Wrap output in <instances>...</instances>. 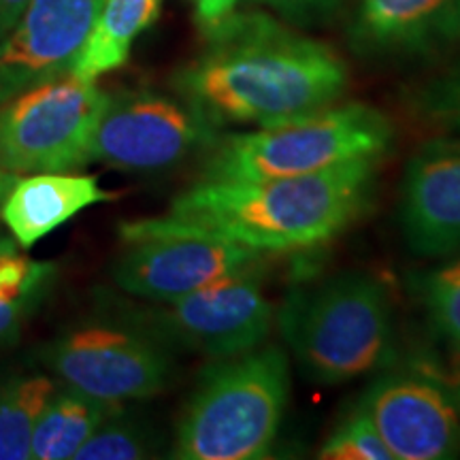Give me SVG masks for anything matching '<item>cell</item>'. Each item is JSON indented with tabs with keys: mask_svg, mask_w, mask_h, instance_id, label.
<instances>
[{
	"mask_svg": "<svg viewBox=\"0 0 460 460\" xmlns=\"http://www.w3.org/2000/svg\"><path fill=\"white\" fill-rule=\"evenodd\" d=\"M172 88L220 128L267 126L335 105L348 66L329 45L250 11L207 32L203 54L175 73Z\"/></svg>",
	"mask_w": 460,
	"mask_h": 460,
	"instance_id": "1",
	"label": "cell"
},
{
	"mask_svg": "<svg viewBox=\"0 0 460 460\" xmlns=\"http://www.w3.org/2000/svg\"><path fill=\"white\" fill-rule=\"evenodd\" d=\"M377 163L360 158L273 180H199L163 217L261 254L309 250L335 239L362 216L376 188Z\"/></svg>",
	"mask_w": 460,
	"mask_h": 460,
	"instance_id": "2",
	"label": "cell"
},
{
	"mask_svg": "<svg viewBox=\"0 0 460 460\" xmlns=\"http://www.w3.org/2000/svg\"><path fill=\"white\" fill-rule=\"evenodd\" d=\"M275 320L298 371L322 386L382 369L394 356L393 303L386 286L369 273L295 286Z\"/></svg>",
	"mask_w": 460,
	"mask_h": 460,
	"instance_id": "3",
	"label": "cell"
},
{
	"mask_svg": "<svg viewBox=\"0 0 460 460\" xmlns=\"http://www.w3.org/2000/svg\"><path fill=\"white\" fill-rule=\"evenodd\" d=\"M290 396V360L278 345L211 360L183 407L172 458L258 460L278 439Z\"/></svg>",
	"mask_w": 460,
	"mask_h": 460,
	"instance_id": "4",
	"label": "cell"
},
{
	"mask_svg": "<svg viewBox=\"0 0 460 460\" xmlns=\"http://www.w3.org/2000/svg\"><path fill=\"white\" fill-rule=\"evenodd\" d=\"M394 126L362 102L329 105L256 130L222 135L205 154L200 180L239 181L312 175L360 158L382 160Z\"/></svg>",
	"mask_w": 460,
	"mask_h": 460,
	"instance_id": "5",
	"label": "cell"
},
{
	"mask_svg": "<svg viewBox=\"0 0 460 460\" xmlns=\"http://www.w3.org/2000/svg\"><path fill=\"white\" fill-rule=\"evenodd\" d=\"M115 318L158 339L171 352L233 358L267 341L275 309L262 292L261 264L200 288L177 301L115 303Z\"/></svg>",
	"mask_w": 460,
	"mask_h": 460,
	"instance_id": "6",
	"label": "cell"
},
{
	"mask_svg": "<svg viewBox=\"0 0 460 460\" xmlns=\"http://www.w3.org/2000/svg\"><path fill=\"white\" fill-rule=\"evenodd\" d=\"M34 358L58 382L118 405L163 394L175 376L171 349L115 315L60 331Z\"/></svg>",
	"mask_w": 460,
	"mask_h": 460,
	"instance_id": "7",
	"label": "cell"
},
{
	"mask_svg": "<svg viewBox=\"0 0 460 460\" xmlns=\"http://www.w3.org/2000/svg\"><path fill=\"white\" fill-rule=\"evenodd\" d=\"M107 101L96 82L68 73L3 102L0 169L31 175L92 164V139Z\"/></svg>",
	"mask_w": 460,
	"mask_h": 460,
	"instance_id": "8",
	"label": "cell"
},
{
	"mask_svg": "<svg viewBox=\"0 0 460 460\" xmlns=\"http://www.w3.org/2000/svg\"><path fill=\"white\" fill-rule=\"evenodd\" d=\"M119 237L126 247L111 267L115 286L149 303L177 301L264 261L261 252L175 226L163 216L119 224Z\"/></svg>",
	"mask_w": 460,
	"mask_h": 460,
	"instance_id": "9",
	"label": "cell"
},
{
	"mask_svg": "<svg viewBox=\"0 0 460 460\" xmlns=\"http://www.w3.org/2000/svg\"><path fill=\"white\" fill-rule=\"evenodd\" d=\"M222 139V128L177 96L130 90L109 94L90 163L118 171L156 172L203 156Z\"/></svg>",
	"mask_w": 460,
	"mask_h": 460,
	"instance_id": "10",
	"label": "cell"
},
{
	"mask_svg": "<svg viewBox=\"0 0 460 460\" xmlns=\"http://www.w3.org/2000/svg\"><path fill=\"white\" fill-rule=\"evenodd\" d=\"M396 460H446L460 452V407L427 371H386L360 396Z\"/></svg>",
	"mask_w": 460,
	"mask_h": 460,
	"instance_id": "11",
	"label": "cell"
},
{
	"mask_svg": "<svg viewBox=\"0 0 460 460\" xmlns=\"http://www.w3.org/2000/svg\"><path fill=\"white\" fill-rule=\"evenodd\" d=\"M105 0H31L0 43V105L73 71Z\"/></svg>",
	"mask_w": 460,
	"mask_h": 460,
	"instance_id": "12",
	"label": "cell"
},
{
	"mask_svg": "<svg viewBox=\"0 0 460 460\" xmlns=\"http://www.w3.org/2000/svg\"><path fill=\"white\" fill-rule=\"evenodd\" d=\"M399 224L413 254H460V135L433 137L407 160Z\"/></svg>",
	"mask_w": 460,
	"mask_h": 460,
	"instance_id": "13",
	"label": "cell"
},
{
	"mask_svg": "<svg viewBox=\"0 0 460 460\" xmlns=\"http://www.w3.org/2000/svg\"><path fill=\"white\" fill-rule=\"evenodd\" d=\"M349 48L371 60H418L460 43V0H360Z\"/></svg>",
	"mask_w": 460,
	"mask_h": 460,
	"instance_id": "14",
	"label": "cell"
},
{
	"mask_svg": "<svg viewBox=\"0 0 460 460\" xmlns=\"http://www.w3.org/2000/svg\"><path fill=\"white\" fill-rule=\"evenodd\" d=\"M113 199L115 194L101 188L94 175H77L73 171L31 172L17 177L0 209V220L17 243L31 250L84 209Z\"/></svg>",
	"mask_w": 460,
	"mask_h": 460,
	"instance_id": "15",
	"label": "cell"
},
{
	"mask_svg": "<svg viewBox=\"0 0 460 460\" xmlns=\"http://www.w3.org/2000/svg\"><path fill=\"white\" fill-rule=\"evenodd\" d=\"M56 279L54 262L34 261L9 230L0 228V348L20 339L49 298Z\"/></svg>",
	"mask_w": 460,
	"mask_h": 460,
	"instance_id": "16",
	"label": "cell"
},
{
	"mask_svg": "<svg viewBox=\"0 0 460 460\" xmlns=\"http://www.w3.org/2000/svg\"><path fill=\"white\" fill-rule=\"evenodd\" d=\"M119 407L118 402L101 401L60 382L34 427L32 460L75 458L90 435Z\"/></svg>",
	"mask_w": 460,
	"mask_h": 460,
	"instance_id": "17",
	"label": "cell"
},
{
	"mask_svg": "<svg viewBox=\"0 0 460 460\" xmlns=\"http://www.w3.org/2000/svg\"><path fill=\"white\" fill-rule=\"evenodd\" d=\"M160 7L163 0H105L71 73L96 82L101 75L122 66L137 37L156 22Z\"/></svg>",
	"mask_w": 460,
	"mask_h": 460,
	"instance_id": "18",
	"label": "cell"
},
{
	"mask_svg": "<svg viewBox=\"0 0 460 460\" xmlns=\"http://www.w3.org/2000/svg\"><path fill=\"white\" fill-rule=\"evenodd\" d=\"M58 386L45 369L0 376V460H32L34 427Z\"/></svg>",
	"mask_w": 460,
	"mask_h": 460,
	"instance_id": "19",
	"label": "cell"
},
{
	"mask_svg": "<svg viewBox=\"0 0 460 460\" xmlns=\"http://www.w3.org/2000/svg\"><path fill=\"white\" fill-rule=\"evenodd\" d=\"M158 450V430L119 407L90 435L73 460H137L156 456Z\"/></svg>",
	"mask_w": 460,
	"mask_h": 460,
	"instance_id": "20",
	"label": "cell"
},
{
	"mask_svg": "<svg viewBox=\"0 0 460 460\" xmlns=\"http://www.w3.org/2000/svg\"><path fill=\"white\" fill-rule=\"evenodd\" d=\"M433 329L460 358V254L411 279Z\"/></svg>",
	"mask_w": 460,
	"mask_h": 460,
	"instance_id": "21",
	"label": "cell"
},
{
	"mask_svg": "<svg viewBox=\"0 0 460 460\" xmlns=\"http://www.w3.org/2000/svg\"><path fill=\"white\" fill-rule=\"evenodd\" d=\"M329 460H394L365 407L356 405L329 435L318 452Z\"/></svg>",
	"mask_w": 460,
	"mask_h": 460,
	"instance_id": "22",
	"label": "cell"
},
{
	"mask_svg": "<svg viewBox=\"0 0 460 460\" xmlns=\"http://www.w3.org/2000/svg\"><path fill=\"white\" fill-rule=\"evenodd\" d=\"M411 111L435 128L460 135V60L420 85L411 96Z\"/></svg>",
	"mask_w": 460,
	"mask_h": 460,
	"instance_id": "23",
	"label": "cell"
},
{
	"mask_svg": "<svg viewBox=\"0 0 460 460\" xmlns=\"http://www.w3.org/2000/svg\"><path fill=\"white\" fill-rule=\"evenodd\" d=\"M252 3L271 7L295 24L312 26L331 20L345 0H252Z\"/></svg>",
	"mask_w": 460,
	"mask_h": 460,
	"instance_id": "24",
	"label": "cell"
},
{
	"mask_svg": "<svg viewBox=\"0 0 460 460\" xmlns=\"http://www.w3.org/2000/svg\"><path fill=\"white\" fill-rule=\"evenodd\" d=\"M239 0H194V13H197L199 26L205 34L222 24L230 13H234Z\"/></svg>",
	"mask_w": 460,
	"mask_h": 460,
	"instance_id": "25",
	"label": "cell"
},
{
	"mask_svg": "<svg viewBox=\"0 0 460 460\" xmlns=\"http://www.w3.org/2000/svg\"><path fill=\"white\" fill-rule=\"evenodd\" d=\"M31 0H0V43L13 31Z\"/></svg>",
	"mask_w": 460,
	"mask_h": 460,
	"instance_id": "26",
	"label": "cell"
},
{
	"mask_svg": "<svg viewBox=\"0 0 460 460\" xmlns=\"http://www.w3.org/2000/svg\"><path fill=\"white\" fill-rule=\"evenodd\" d=\"M17 177L20 175H15V172L0 169V209H3V203H4V199H7V194L11 192V188L15 186Z\"/></svg>",
	"mask_w": 460,
	"mask_h": 460,
	"instance_id": "27",
	"label": "cell"
},
{
	"mask_svg": "<svg viewBox=\"0 0 460 460\" xmlns=\"http://www.w3.org/2000/svg\"><path fill=\"white\" fill-rule=\"evenodd\" d=\"M450 388H452V393H454V399H456L458 407H460V365H458L456 373H454V384H452Z\"/></svg>",
	"mask_w": 460,
	"mask_h": 460,
	"instance_id": "28",
	"label": "cell"
}]
</instances>
